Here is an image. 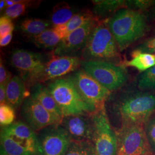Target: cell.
<instances>
[{
  "instance_id": "30",
  "label": "cell",
  "mask_w": 155,
  "mask_h": 155,
  "mask_svg": "<svg viewBox=\"0 0 155 155\" xmlns=\"http://www.w3.org/2000/svg\"><path fill=\"white\" fill-rule=\"evenodd\" d=\"M14 29V25L11 18L6 16L0 18V38L9 33H12Z\"/></svg>"
},
{
  "instance_id": "4",
  "label": "cell",
  "mask_w": 155,
  "mask_h": 155,
  "mask_svg": "<svg viewBox=\"0 0 155 155\" xmlns=\"http://www.w3.org/2000/svg\"><path fill=\"white\" fill-rule=\"evenodd\" d=\"M1 155H40L38 134L22 121L1 127Z\"/></svg>"
},
{
  "instance_id": "20",
  "label": "cell",
  "mask_w": 155,
  "mask_h": 155,
  "mask_svg": "<svg viewBox=\"0 0 155 155\" xmlns=\"http://www.w3.org/2000/svg\"><path fill=\"white\" fill-rule=\"evenodd\" d=\"M32 40L39 48L54 50L63 38L54 28H48L39 35L31 37Z\"/></svg>"
},
{
  "instance_id": "14",
  "label": "cell",
  "mask_w": 155,
  "mask_h": 155,
  "mask_svg": "<svg viewBox=\"0 0 155 155\" xmlns=\"http://www.w3.org/2000/svg\"><path fill=\"white\" fill-rule=\"evenodd\" d=\"M61 125L72 141L92 143L94 123L92 115H75L63 117Z\"/></svg>"
},
{
  "instance_id": "9",
  "label": "cell",
  "mask_w": 155,
  "mask_h": 155,
  "mask_svg": "<svg viewBox=\"0 0 155 155\" xmlns=\"http://www.w3.org/2000/svg\"><path fill=\"white\" fill-rule=\"evenodd\" d=\"M68 78L84 101L97 110L105 105L112 94L82 69L73 72Z\"/></svg>"
},
{
  "instance_id": "33",
  "label": "cell",
  "mask_w": 155,
  "mask_h": 155,
  "mask_svg": "<svg viewBox=\"0 0 155 155\" xmlns=\"http://www.w3.org/2000/svg\"><path fill=\"white\" fill-rule=\"evenodd\" d=\"M6 85L0 84V103L1 105L6 104Z\"/></svg>"
},
{
  "instance_id": "8",
  "label": "cell",
  "mask_w": 155,
  "mask_h": 155,
  "mask_svg": "<svg viewBox=\"0 0 155 155\" xmlns=\"http://www.w3.org/2000/svg\"><path fill=\"white\" fill-rule=\"evenodd\" d=\"M117 155H155L150 147L143 125H133L116 131Z\"/></svg>"
},
{
  "instance_id": "12",
  "label": "cell",
  "mask_w": 155,
  "mask_h": 155,
  "mask_svg": "<svg viewBox=\"0 0 155 155\" xmlns=\"http://www.w3.org/2000/svg\"><path fill=\"white\" fill-rule=\"evenodd\" d=\"M21 115L25 123L36 132L50 125L60 124L61 121L31 97L24 101L21 106Z\"/></svg>"
},
{
  "instance_id": "31",
  "label": "cell",
  "mask_w": 155,
  "mask_h": 155,
  "mask_svg": "<svg viewBox=\"0 0 155 155\" xmlns=\"http://www.w3.org/2000/svg\"><path fill=\"white\" fill-rule=\"evenodd\" d=\"M136 49L143 52L151 54L154 52L155 51V36L145 40L141 45H140Z\"/></svg>"
},
{
  "instance_id": "34",
  "label": "cell",
  "mask_w": 155,
  "mask_h": 155,
  "mask_svg": "<svg viewBox=\"0 0 155 155\" xmlns=\"http://www.w3.org/2000/svg\"><path fill=\"white\" fill-rule=\"evenodd\" d=\"M13 37L12 33H9L5 36L0 38V45L1 47H5L9 45Z\"/></svg>"
},
{
  "instance_id": "11",
  "label": "cell",
  "mask_w": 155,
  "mask_h": 155,
  "mask_svg": "<svg viewBox=\"0 0 155 155\" xmlns=\"http://www.w3.org/2000/svg\"><path fill=\"white\" fill-rule=\"evenodd\" d=\"M38 137L40 155H65L71 142L61 124L45 127Z\"/></svg>"
},
{
  "instance_id": "23",
  "label": "cell",
  "mask_w": 155,
  "mask_h": 155,
  "mask_svg": "<svg viewBox=\"0 0 155 155\" xmlns=\"http://www.w3.org/2000/svg\"><path fill=\"white\" fill-rule=\"evenodd\" d=\"M95 18V16H94V13L88 10L78 12L66 25H64L67 35L85 24L94 20Z\"/></svg>"
},
{
  "instance_id": "22",
  "label": "cell",
  "mask_w": 155,
  "mask_h": 155,
  "mask_svg": "<svg viewBox=\"0 0 155 155\" xmlns=\"http://www.w3.org/2000/svg\"><path fill=\"white\" fill-rule=\"evenodd\" d=\"M51 25H52L51 21L46 20L27 18L21 23L20 27L23 32L33 37L43 32Z\"/></svg>"
},
{
  "instance_id": "17",
  "label": "cell",
  "mask_w": 155,
  "mask_h": 155,
  "mask_svg": "<svg viewBox=\"0 0 155 155\" xmlns=\"http://www.w3.org/2000/svg\"><path fill=\"white\" fill-rule=\"evenodd\" d=\"M25 83L21 78L15 76L6 86V101L14 109L21 106L25 97Z\"/></svg>"
},
{
  "instance_id": "29",
  "label": "cell",
  "mask_w": 155,
  "mask_h": 155,
  "mask_svg": "<svg viewBox=\"0 0 155 155\" xmlns=\"http://www.w3.org/2000/svg\"><path fill=\"white\" fill-rule=\"evenodd\" d=\"M144 127L150 147L155 154V114L145 123Z\"/></svg>"
},
{
  "instance_id": "18",
  "label": "cell",
  "mask_w": 155,
  "mask_h": 155,
  "mask_svg": "<svg viewBox=\"0 0 155 155\" xmlns=\"http://www.w3.org/2000/svg\"><path fill=\"white\" fill-rule=\"evenodd\" d=\"M132 59L123 63L125 67H132L139 72H144L155 66V55L134 49L131 54Z\"/></svg>"
},
{
  "instance_id": "13",
  "label": "cell",
  "mask_w": 155,
  "mask_h": 155,
  "mask_svg": "<svg viewBox=\"0 0 155 155\" xmlns=\"http://www.w3.org/2000/svg\"><path fill=\"white\" fill-rule=\"evenodd\" d=\"M98 20V18L95 17L94 20L68 33L54 50L53 55H71L81 49L83 50Z\"/></svg>"
},
{
  "instance_id": "16",
  "label": "cell",
  "mask_w": 155,
  "mask_h": 155,
  "mask_svg": "<svg viewBox=\"0 0 155 155\" xmlns=\"http://www.w3.org/2000/svg\"><path fill=\"white\" fill-rule=\"evenodd\" d=\"M32 99L40 104L47 110L60 120H62L63 115L52 94L44 84L37 83L32 86L31 96Z\"/></svg>"
},
{
  "instance_id": "6",
  "label": "cell",
  "mask_w": 155,
  "mask_h": 155,
  "mask_svg": "<svg viewBox=\"0 0 155 155\" xmlns=\"http://www.w3.org/2000/svg\"><path fill=\"white\" fill-rule=\"evenodd\" d=\"M82 70L111 92L122 87L128 80V74L124 65L107 61H83Z\"/></svg>"
},
{
  "instance_id": "36",
  "label": "cell",
  "mask_w": 155,
  "mask_h": 155,
  "mask_svg": "<svg viewBox=\"0 0 155 155\" xmlns=\"http://www.w3.org/2000/svg\"><path fill=\"white\" fill-rule=\"evenodd\" d=\"M5 1L1 0V1H0V10H1V11H2V10L5 8Z\"/></svg>"
},
{
  "instance_id": "1",
  "label": "cell",
  "mask_w": 155,
  "mask_h": 155,
  "mask_svg": "<svg viewBox=\"0 0 155 155\" xmlns=\"http://www.w3.org/2000/svg\"><path fill=\"white\" fill-rule=\"evenodd\" d=\"M109 112L117 124L114 130L133 125H143L155 114V94L136 90H124L111 98Z\"/></svg>"
},
{
  "instance_id": "19",
  "label": "cell",
  "mask_w": 155,
  "mask_h": 155,
  "mask_svg": "<svg viewBox=\"0 0 155 155\" xmlns=\"http://www.w3.org/2000/svg\"><path fill=\"white\" fill-rule=\"evenodd\" d=\"M94 4V15L100 20L115 13L122 8H127V1L122 0H98L93 1Z\"/></svg>"
},
{
  "instance_id": "35",
  "label": "cell",
  "mask_w": 155,
  "mask_h": 155,
  "mask_svg": "<svg viewBox=\"0 0 155 155\" xmlns=\"http://www.w3.org/2000/svg\"><path fill=\"white\" fill-rule=\"evenodd\" d=\"M6 6L8 8L15 4L13 0H5Z\"/></svg>"
},
{
  "instance_id": "5",
  "label": "cell",
  "mask_w": 155,
  "mask_h": 155,
  "mask_svg": "<svg viewBox=\"0 0 155 155\" xmlns=\"http://www.w3.org/2000/svg\"><path fill=\"white\" fill-rule=\"evenodd\" d=\"M63 117L93 115L97 110L86 102L69 78H58L48 85Z\"/></svg>"
},
{
  "instance_id": "21",
  "label": "cell",
  "mask_w": 155,
  "mask_h": 155,
  "mask_svg": "<svg viewBox=\"0 0 155 155\" xmlns=\"http://www.w3.org/2000/svg\"><path fill=\"white\" fill-rule=\"evenodd\" d=\"M78 12L66 3H60L53 9L51 22L52 28L66 25Z\"/></svg>"
},
{
  "instance_id": "3",
  "label": "cell",
  "mask_w": 155,
  "mask_h": 155,
  "mask_svg": "<svg viewBox=\"0 0 155 155\" xmlns=\"http://www.w3.org/2000/svg\"><path fill=\"white\" fill-rule=\"evenodd\" d=\"M107 19L97 21L82 50L83 58L84 61H100L123 65L120 51L108 27Z\"/></svg>"
},
{
  "instance_id": "37",
  "label": "cell",
  "mask_w": 155,
  "mask_h": 155,
  "mask_svg": "<svg viewBox=\"0 0 155 155\" xmlns=\"http://www.w3.org/2000/svg\"><path fill=\"white\" fill-rule=\"evenodd\" d=\"M149 13H150V16L152 17V18H155V5L153 6V8L149 12Z\"/></svg>"
},
{
  "instance_id": "26",
  "label": "cell",
  "mask_w": 155,
  "mask_h": 155,
  "mask_svg": "<svg viewBox=\"0 0 155 155\" xmlns=\"http://www.w3.org/2000/svg\"><path fill=\"white\" fill-rule=\"evenodd\" d=\"M155 5V0H130L127 1V8L145 14Z\"/></svg>"
},
{
  "instance_id": "27",
  "label": "cell",
  "mask_w": 155,
  "mask_h": 155,
  "mask_svg": "<svg viewBox=\"0 0 155 155\" xmlns=\"http://www.w3.org/2000/svg\"><path fill=\"white\" fill-rule=\"evenodd\" d=\"M15 119L14 109L8 104L0 106V123L1 127L9 126L12 124Z\"/></svg>"
},
{
  "instance_id": "24",
  "label": "cell",
  "mask_w": 155,
  "mask_h": 155,
  "mask_svg": "<svg viewBox=\"0 0 155 155\" xmlns=\"http://www.w3.org/2000/svg\"><path fill=\"white\" fill-rule=\"evenodd\" d=\"M65 155H96L91 142L71 141Z\"/></svg>"
},
{
  "instance_id": "38",
  "label": "cell",
  "mask_w": 155,
  "mask_h": 155,
  "mask_svg": "<svg viewBox=\"0 0 155 155\" xmlns=\"http://www.w3.org/2000/svg\"></svg>"
},
{
  "instance_id": "25",
  "label": "cell",
  "mask_w": 155,
  "mask_h": 155,
  "mask_svg": "<svg viewBox=\"0 0 155 155\" xmlns=\"http://www.w3.org/2000/svg\"><path fill=\"white\" fill-rule=\"evenodd\" d=\"M137 86L139 89L155 90V66L140 75Z\"/></svg>"
},
{
  "instance_id": "10",
  "label": "cell",
  "mask_w": 155,
  "mask_h": 155,
  "mask_svg": "<svg viewBox=\"0 0 155 155\" xmlns=\"http://www.w3.org/2000/svg\"><path fill=\"white\" fill-rule=\"evenodd\" d=\"M12 65L20 73L24 82L34 85L43 71L46 62L41 54L25 50H16L11 56Z\"/></svg>"
},
{
  "instance_id": "7",
  "label": "cell",
  "mask_w": 155,
  "mask_h": 155,
  "mask_svg": "<svg viewBox=\"0 0 155 155\" xmlns=\"http://www.w3.org/2000/svg\"><path fill=\"white\" fill-rule=\"evenodd\" d=\"M94 134L92 144L96 155H117V138L111 124L105 105L92 115Z\"/></svg>"
},
{
  "instance_id": "32",
  "label": "cell",
  "mask_w": 155,
  "mask_h": 155,
  "mask_svg": "<svg viewBox=\"0 0 155 155\" xmlns=\"http://www.w3.org/2000/svg\"><path fill=\"white\" fill-rule=\"evenodd\" d=\"M11 74L9 72L1 61L0 63V84L6 85L11 79Z\"/></svg>"
},
{
  "instance_id": "2",
  "label": "cell",
  "mask_w": 155,
  "mask_h": 155,
  "mask_svg": "<svg viewBox=\"0 0 155 155\" xmlns=\"http://www.w3.org/2000/svg\"><path fill=\"white\" fill-rule=\"evenodd\" d=\"M107 25L120 51L145 36L148 30L147 16L128 8H122L107 19Z\"/></svg>"
},
{
  "instance_id": "28",
  "label": "cell",
  "mask_w": 155,
  "mask_h": 155,
  "mask_svg": "<svg viewBox=\"0 0 155 155\" xmlns=\"http://www.w3.org/2000/svg\"><path fill=\"white\" fill-rule=\"evenodd\" d=\"M29 1L20 0V2L6 9L5 16L10 18H16L25 13L27 8L29 6Z\"/></svg>"
},
{
  "instance_id": "15",
  "label": "cell",
  "mask_w": 155,
  "mask_h": 155,
  "mask_svg": "<svg viewBox=\"0 0 155 155\" xmlns=\"http://www.w3.org/2000/svg\"><path fill=\"white\" fill-rule=\"evenodd\" d=\"M81 61L78 57L74 56L53 55L46 62L43 71L39 77L37 83L55 80L58 78L74 71L81 65Z\"/></svg>"
}]
</instances>
